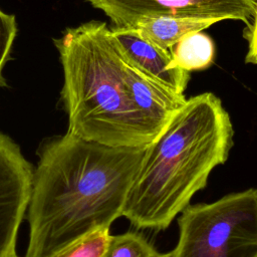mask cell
I'll return each mask as SVG.
<instances>
[{
    "instance_id": "8fae6325",
    "label": "cell",
    "mask_w": 257,
    "mask_h": 257,
    "mask_svg": "<svg viewBox=\"0 0 257 257\" xmlns=\"http://www.w3.org/2000/svg\"><path fill=\"white\" fill-rule=\"evenodd\" d=\"M109 227L90 231L52 257H103L111 240Z\"/></svg>"
},
{
    "instance_id": "7c38bea8",
    "label": "cell",
    "mask_w": 257,
    "mask_h": 257,
    "mask_svg": "<svg viewBox=\"0 0 257 257\" xmlns=\"http://www.w3.org/2000/svg\"><path fill=\"white\" fill-rule=\"evenodd\" d=\"M17 35V21L13 14H7L0 9V86H5L3 69L8 62L14 40Z\"/></svg>"
},
{
    "instance_id": "9c48e42d",
    "label": "cell",
    "mask_w": 257,
    "mask_h": 257,
    "mask_svg": "<svg viewBox=\"0 0 257 257\" xmlns=\"http://www.w3.org/2000/svg\"><path fill=\"white\" fill-rule=\"evenodd\" d=\"M174 62L186 71L203 70L209 67L215 55L214 42L210 36L194 31L184 35L171 49Z\"/></svg>"
},
{
    "instance_id": "5bb4252c",
    "label": "cell",
    "mask_w": 257,
    "mask_h": 257,
    "mask_svg": "<svg viewBox=\"0 0 257 257\" xmlns=\"http://www.w3.org/2000/svg\"><path fill=\"white\" fill-rule=\"evenodd\" d=\"M8 257H18V255H17V254H16V251H15V252H14V253H12V254H11V255H9V256H8Z\"/></svg>"
},
{
    "instance_id": "3957f363",
    "label": "cell",
    "mask_w": 257,
    "mask_h": 257,
    "mask_svg": "<svg viewBox=\"0 0 257 257\" xmlns=\"http://www.w3.org/2000/svg\"><path fill=\"white\" fill-rule=\"evenodd\" d=\"M54 45L63 70L67 133L105 146L146 149L157 135L135 103L127 59L106 23L66 28Z\"/></svg>"
},
{
    "instance_id": "277c9868",
    "label": "cell",
    "mask_w": 257,
    "mask_h": 257,
    "mask_svg": "<svg viewBox=\"0 0 257 257\" xmlns=\"http://www.w3.org/2000/svg\"><path fill=\"white\" fill-rule=\"evenodd\" d=\"M170 257H257V189L188 205Z\"/></svg>"
},
{
    "instance_id": "6da1fadb",
    "label": "cell",
    "mask_w": 257,
    "mask_h": 257,
    "mask_svg": "<svg viewBox=\"0 0 257 257\" xmlns=\"http://www.w3.org/2000/svg\"><path fill=\"white\" fill-rule=\"evenodd\" d=\"M143 148H120L66 133L45 141L33 170L25 257H52L122 216Z\"/></svg>"
},
{
    "instance_id": "52a82bcc",
    "label": "cell",
    "mask_w": 257,
    "mask_h": 257,
    "mask_svg": "<svg viewBox=\"0 0 257 257\" xmlns=\"http://www.w3.org/2000/svg\"><path fill=\"white\" fill-rule=\"evenodd\" d=\"M110 31L126 59L136 68L174 92L184 94L190 72L174 62L170 50L145 38L136 28L112 27Z\"/></svg>"
},
{
    "instance_id": "30bf717a",
    "label": "cell",
    "mask_w": 257,
    "mask_h": 257,
    "mask_svg": "<svg viewBox=\"0 0 257 257\" xmlns=\"http://www.w3.org/2000/svg\"><path fill=\"white\" fill-rule=\"evenodd\" d=\"M103 257H170V252L162 253L141 233L127 231L111 236Z\"/></svg>"
},
{
    "instance_id": "7a4b0ae2",
    "label": "cell",
    "mask_w": 257,
    "mask_h": 257,
    "mask_svg": "<svg viewBox=\"0 0 257 257\" xmlns=\"http://www.w3.org/2000/svg\"><path fill=\"white\" fill-rule=\"evenodd\" d=\"M234 128L221 99L203 92L186 100L146 148L122 216L138 229L164 231L233 147Z\"/></svg>"
},
{
    "instance_id": "ba28073f",
    "label": "cell",
    "mask_w": 257,
    "mask_h": 257,
    "mask_svg": "<svg viewBox=\"0 0 257 257\" xmlns=\"http://www.w3.org/2000/svg\"><path fill=\"white\" fill-rule=\"evenodd\" d=\"M219 22L216 19L195 17H159L140 23L136 29L163 49L170 50L184 35L202 31Z\"/></svg>"
},
{
    "instance_id": "8992f818",
    "label": "cell",
    "mask_w": 257,
    "mask_h": 257,
    "mask_svg": "<svg viewBox=\"0 0 257 257\" xmlns=\"http://www.w3.org/2000/svg\"><path fill=\"white\" fill-rule=\"evenodd\" d=\"M33 169L19 146L0 132V257L16 251L19 227L30 198Z\"/></svg>"
},
{
    "instance_id": "4fadbf2b",
    "label": "cell",
    "mask_w": 257,
    "mask_h": 257,
    "mask_svg": "<svg viewBox=\"0 0 257 257\" xmlns=\"http://www.w3.org/2000/svg\"><path fill=\"white\" fill-rule=\"evenodd\" d=\"M247 26L246 31H244V36L248 40V52L245 61L247 63L257 64V0L254 17Z\"/></svg>"
},
{
    "instance_id": "5b68a950",
    "label": "cell",
    "mask_w": 257,
    "mask_h": 257,
    "mask_svg": "<svg viewBox=\"0 0 257 257\" xmlns=\"http://www.w3.org/2000/svg\"><path fill=\"white\" fill-rule=\"evenodd\" d=\"M101 10L113 27L137 28L149 19L159 17H195L252 21L256 0H85Z\"/></svg>"
}]
</instances>
